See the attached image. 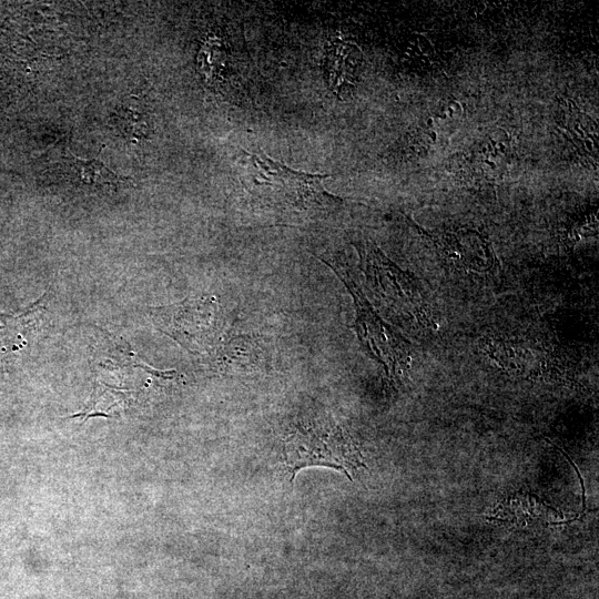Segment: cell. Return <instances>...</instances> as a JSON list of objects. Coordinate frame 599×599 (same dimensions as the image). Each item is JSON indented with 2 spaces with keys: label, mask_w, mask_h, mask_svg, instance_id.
<instances>
[{
  "label": "cell",
  "mask_w": 599,
  "mask_h": 599,
  "mask_svg": "<svg viewBox=\"0 0 599 599\" xmlns=\"http://www.w3.org/2000/svg\"><path fill=\"white\" fill-rule=\"evenodd\" d=\"M152 318L159 329L191 353L214 349L223 331L221 308L213 296L153 308Z\"/></svg>",
  "instance_id": "3957f363"
},
{
  "label": "cell",
  "mask_w": 599,
  "mask_h": 599,
  "mask_svg": "<svg viewBox=\"0 0 599 599\" xmlns=\"http://www.w3.org/2000/svg\"><path fill=\"white\" fill-rule=\"evenodd\" d=\"M61 169L71 181L85 185L113 187L128 181V177L119 176L98 159L82 160L68 149L62 154Z\"/></svg>",
  "instance_id": "8992f818"
},
{
  "label": "cell",
  "mask_w": 599,
  "mask_h": 599,
  "mask_svg": "<svg viewBox=\"0 0 599 599\" xmlns=\"http://www.w3.org/2000/svg\"><path fill=\"white\" fill-rule=\"evenodd\" d=\"M284 463L291 480L305 467L325 466L345 474L363 466L358 450L337 427L324 423L301 424L284 441Z\"/></svg>",
  "instance_id": "7a4b0ae2"
},
{
  "label": "cell",
  "mask_w": 599,
  "mask_h": 599,
  "mask_svg": "<svg viewBox=\"0 0 599 599\" xmlns=\"http://www.w3.org/2000/svg\"><path fill=\"white\" fill-rule=\"evenodd\" d=\"M362 62L358 48L349 42L335 40L327 45L325 70L333 92L341 97L356 82Z\"/></svg>",
  "instance_id": "5b68a950"
},
{
  "label": "cell",
  "mask_w": 599,
  "mask_h": 599,
  "mask_svg": "<svg viewBox=\"0 0 599 599\" xmlns=\"http://www.w3.org/2000/svg\"><path fill=\"white\" fill-rule=\"evenodd\" d=\"M143 114L130 105H124L119 114L118 121L121 130L130 138L145 139L148 136V122Z\"/></svg>",
  "instance_id": "52a82bcc"
},
{
  "label": "cell",
  "mask_w": 599,
  "mask_h": 599,
  "mask_svg": "<svg viewBox=\"0 0 599 599\" xmlns=\"http://www.w3.org/2000/svg\"><path fill=\"white\" fill-rule=\"evenodd\" d=\"M238 166L241 183L251 199L276 213H305L325 207L333 199L323 187L328 175L290 169L262 152L242 150Z\"/></svg>",
  "instance_id": "6da1fadb"
},
{
  "label": "cell",
  "mask_w": 599,
  "mask_h": 599,
  "mask_svg": "<svg viewBox=\"0 0 599 599\" xmlns=\"http://www.w3.org/2000/svg\"><path fill=\"white\" fill-rule=\"evenodd\" d=\"M44 312L43 297L19 314H0V363L20 353L39 325Z\"/></svg>",
  "instance_id": "277c9868"
}]
</instances>
